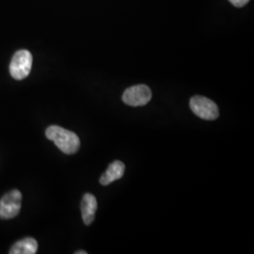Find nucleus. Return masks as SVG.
Segmentation results:
<instances>
[{
  "instance_id": "nucleus-1",
  "label": "nucleus",
  "mask_w": 254,
  "mask_h": 254,
  "mask_svg": "<svg viewBox=\"0 0 254 254\" xmlns=\"http://www.w3.org/2000/svg\"><path fill=\"white\" fill-rule=\"evenodd\" d=\"M46 136L64 154H75L79 150L80 139L75 133L70 130L58 126H51L46 129Z\"/></svg>"
},
{
  "instance_id": "nucleus-2",
  "label": "nucleus",
  "mask_w": 254,
  "mask_h": 254,
  "mask_svg": "<svg viewBox=\"0 0 254 254\" xmlns=\"http://www.w3.org/2000/svg\"><path fill=\"white\" fill-rule=\"evenodd\" d=\"M32 67V55L27 50H19L13 55L9 64V73L16 80L25 79Z\"/></svg>"
},
{
  "instance_id": "nucleus-3",
  "label": "nucleus",
  "mask_w": 254,
  "mask_h": 254,
  "mask_svg": "<svg viewBox=\"0 0 254 254\" xmlns=\"http://www.w3.org/2000/svg\"><path fill=\"white\" fill-rule=\"evenodd\" d=\"M190 106L193 113L200 118L207 121L218 118L219 111L217 104L206 97L200 95L193 96L190 101Z\"/></svg>"
},
{
  "instance_id": "nucleus-4",
  "label": "nucleus",
  "mask_w": 254,
  "mask_h": 254,
  "mask_svg": "<svg viewBox=\"0 0 254 254\" xmlns=\"http://www.w3.org/2000/svg\"><path fill=\"white\" fill-rule=\"evenodd\" d=\"M22 206V193L17 190L6 193L0 200V218L10 219L18 216Z\"/></svg>"
},
{
  "instance_id": "nucleus-5",
  "label": "nucleus",
  "mask_w": 254,
  "mask_h": 254,
  "mask_svg": "<svg viewBox=\"0 0 254 254\" xmlns=\"http://www.w3.org/2000/svg\"><path fill=\"white\" fill-rule=\"evenodd\" d=\"M152 99V91L146 85H135L123 94V101L130 107H142Z\"/></svg>"
},
{
  "instance_id": "nucleus-6",
  "label": "nucleus",
  "mask_w": 254,
  "mask_h": 254,
  "mask_svg": "<svg viewBox=\"0 0 254 254\" xmlns=\"http://www.w3.org/2000/svg\"><path fill=\"white\" fill-rule=\"evenodd\" d=\"M96 210H97L96 198L91 193L85 194L83 196L81 201V214L83 221L86 225H91L93 222Z\"/></svg>"
},
{
  "instance_id": "nucleus-7",
  "label": "nucleus",
  "mask_w": 254,
  "mask_h": 254,
  "mask_svg": "<svg viewBox=\"0 0 254 254\" xmlns=\"http://www.w3.org/2000/svg\"><path fill=\"white\" fill-rule=\"evenodd\" d=\"M125 170H126L125 164L119 160H115L114 162L109 165L106 173L102 174L100 178L101 185L108 186L112 182L121 179L124 176Z\"/></svg>"
},
{
  "instance_id": "nucleus-8",
  "label": "nucleus",
  "mask_w": 254,
  "mask_h": 254,
  "mask_svg": "<svg viewBox=\"0 0 254 254\" xmlns=\"http://www.w3.org/2000/svg\"><path fill=\"white\" fill-rule=\"evenodd\" d=\"M38 251V243L32 237H27L11 247L10 254H35Z\"/></svg>"
},
{
  "instance_id": "nucleus-9",
  "label": "nucleus",
  "mask_w": 254,
  "mask_h": 254,
  "mask_svg": "<svg viewBox=\"0 0 254 254\" xmlns=\"http://www.w3.org/2000/svg\"><path fill=\"white\" fill-rule=\"evenodd\" d=\"M234 6H236L237 8H241L243 6H245L246 4L250 1V0H229Z\"/></svg>"
},
{
  "instance_id": "nucleus-10",
  "label": "nucleus",
  "mask_w": 254,
  "mask_h": 254,
  "mask_svg": "<svg viewBox=\"0 0 254 254\" xmlns=\"http://www.w3.org/2000/svg\"><path fill=\"white\" fill-rule=\"evenodd\" d=\"M75 254H87V253L85 251H81V252H76Z\"/></svg>"
}]
</instances>
